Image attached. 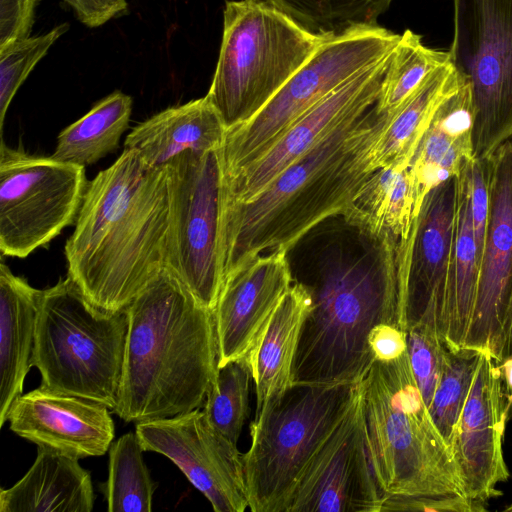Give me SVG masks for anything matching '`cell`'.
I'll return each instance as SVG.
<instances>
[{"label": "cell", "instance_id": "1", "mask_svg": "<svg viewBox=\"0 0 512 512\" xmlns=\"http://www.w3.org/2000/svg\"><path fill=\"white\" fill-rule=\"evenodd\" d=\"M167 166L124 149L91 181L65 245L68 274L96 308L120 312L165 268Z\"/></svg>", "mask_w": 512, "mask_h": 512}, {"label": "cell", "instance_id": "2", "mask_svg": "<svg viewBox=\"0 0 512 512\" xmlns=\"http://www.w3.org/2000/svg\"><path fill=\"white\" fill-rule=\"evenodd\" d=\"M394 113L376 103L349 116L253 199L223 204V278L265 251L287 252L326 218L343 215L378 170L374 151Z\"/></svg>", "mask_w": 512, "mask_h": 512}, {"label": "cell", "instance_id": "3", "mask_svg": "<svg viewBox=\"0 0 512 512\" xmlns=\"http://www.w3.org/2000/svg\"><path fill=\"white\" fill-rule=\"evenodd\" d=\"M125 311L128 331L113 412L140 423L202 408L218 364L213 311L167 268Z\"/></svg>", "mask_w": 512, "mask_h": 512}, {"label": "cell", "instance_id": "4", "mask_svg": "<svg viewBox=\"0 0 512 512\" xmlns=\"http://www.w3.org/2000/svg\"><path fill=\"white\" fill-rule=\"evenodd\" d=\"M354 259L326 264L310 284V311L302 326L293 384L361 382L375 359L368 335L381 323L402 328L412 232L408 239L371 240ZM403 329V328H402Z\"/></svg>", "mask_w": 512, "mask_h": 512}, {"label": "cell", "instance_id": "5", "mask_svg": "<svg viewBox=\"0 0 512 512\" xmlns=\"http://www.w3.org/2000/svg\"><path fill=\"white\" fill-rule=\"evenodd\" d=\"M370 461L385 494H462L451 450L415 381L408 351L362 380Z\"/></svg>", "mask_w": 512, "mask_h": 512}, {"label": "cell", "instance_id": "6", "mask_svg": "<svg viewBox=\"0 0 512 512\" xmlns=\"http://www.w3.org/2000/svg\"><path fill=\"white\" fill-rule=\"evenodd\" d=\"M325 36L266 1H226L219 56L206 96L227 129L254 117Z\"/></svg>", "mask_w": 512, "mask_h": 512}, {"label": "cell", "instance_id": "7", "mask_svg": "<svg viewBox=\"0 0 512 512\" xmlns=\"http://www.w3.org/2000/svg\"><path fill=\"white\" fill-rule=\"evenodd\" d=\"M128 318L93 306L67 276L42 292L32 366L40 387L117 406Z\"/></svg>", "mask_w": 512, "mask_h": 512}, {"label": "cell", "instance_id": "8", "mask_svg": "<svg viewBox=\"0 0 512 512\" xmlns=\"http://www.w3.org/2000/svg\"><path fill=\"white\" fill-rule=\"evenodd\" d=\"M359 383L292 384L250 425L243 454L252 512H285L308 463L350 408Z\"/></svg>", "mask_w": 512, "mask_h": 512}, {"label": "cell", "instance_id": "9", "mask_svg": "<svg viewBox=\"0 0 512 512\" xmlns=\"http://www.w3.org/2000/svg\"><path fill=\"white\" fill-rule=\"evenodd\" d=\"M400 39L377 25L326 35L314 54L249 121L227 129L220 148L223 174L268 151L305 112L354 76L390 54Z\"/></svg>", "mask_w": 512, "mask_h": 512}, {"label": "cell", "instance_id": "10", "mask_svg": "<svg viewBox=\"0 0 512 512\" xmlns=\"http://www.w3.org/2000/svg\"><path fill=\"white\" fill-rule=\"evenodd\" d=\"M170 217L165 268L209 309L222 285L223 168L220 149L185 151L167 165Z\"/></svg>", "mask_w": 512, "mask_h": 512}, {"label": "cell", "instance_id": "11", "mask_svg": "<svg viewBox=\"0 0 512 512\" xmlns=\"http://www.w3.org/2000/svg\"><path fill=\"white\" fill-rule=\"evenodd\" d=\"M449 61L470 86L474 159L512 136V0H453Z\"/></svg>", "mask_w": 512, "mask_h": 512}, {"label": "cell", "instance_id": "12", "mask_svg": "<svg viewBox=\"0 0 512 512\" xmlns=\"http://www.w3.org/2000/svg\"><path fill=\"white\" fill-rule=\"evenodd\" d=\"M85 167L0 144V251L25 258L76 222Z\"/></svg>", "mask_w": 512, "mask_h": 512}, {"label": "cell", "instance_id": "13", "mask_svg": "<svg viewBox=\"0 0 512 512\" xmlns=\"http://www.w3.org/2000/svg\"><path fill=\"white\" fill-rule=\"evenodd\" d=\"M144 451L170 459L215 512H244L249 499L243 454L219 432L203 409L136 423Z\"/></svg>", "mask_w": 512, "mask_h": 512}, {"label": "cell", "instance_id": "14", "mask_svg": "<svg viewBox=\"0 0 512 512\" xmlns=\"http://www.w3.org/2000/svg\"><path fill=\"white\" fill-rule=\"evenodd\" d=\"M385 496L369 457L361 381L347 413L303 471L285 512H380Z\"/></svg>", "mask_w": 512, "mask_h": 512}, {"label": "cell", "instance_id": "15", "mask_svg": "<svg viewBox=\"0 0 512 512\" xmlns=\"http://www.w3.org/2000/svg\"><path fill=\"white\" fill-rule=\"evenodd\" d=\"M490 211L463 346L500 359L512 319V141L487 157Z\"/></svg>", "mask_w": 512, "mask_h": 512}, {"label": "cell", "instance_id": "16", "mask_svg": "<svg viewBox=\"0 0 512 512\" xmlns=\"http://www.w3.org/2000/svg\"><path fill=\"white\" fill-rule=\"evenodd\" d=\"M392 52L317 102L258 159L232 174H223V203L250 201L341 122L372 108L378 102Z\"/></svg>", "mask_w": 512, "mask_h": 512}, {"label": "cell", "instance_id": "17", "mask_svg": "<svg viewBox=\"0 0 512 512\" xmlns=\"http://www.w3.org/2000/svg\"><path fill=\"white\" fill-rule=\"evenodd\" d=\"M456 218L457 177L454 176L426 195L413 225L402 320L406 331L425 325L436 329L444 338Z\"/></svg>", "mask_w": 512, "mask_h": 512}, {"label": "cell", "instance_id": "18", "mask_svg": "<svg viewBox=\"0 0 512 512\" xmlns=\"http://www.w3.org/2000/svg\"><path fill=\"white\" fill-rule=\"evenodd\" d=\"M507 420L500 371L482 353L450 445L465 496L488 503L502 494L497 485L509 477L502 448Z\"/></svg>", "mask_w": 512, "mask_h": 512}, {"label": "cell", "instance_id": "19", "mask_svg": "<svg viewBox=\"0 0 512 512\" xmlns=\"http://www.w3.org/2000/svg\"><path fill=\"white\" fill-rule=\"evenodd\" d=\"M287 252L257 256L229 274L213 310L218 364L253 361L275 309L293 283Z\"/></svg>", "mask_w": 512, "mask_h": 512}, {"label": "cell", "instance_id": "20", "mask_svg": "<svg viewBox=\"0 0 512 512\" xmlns=\"http://www.w3.org/2000/svg\"><path fill=\"white\" fill-rule=\"evenodd\" d=\"M106 405L38 387L21 394L7 414L10 430L18 436L73 458L104 455L115 426Z\"/></svg>", "mask_w": 512, "mask_h": 512}, {"label": "cell", "instance_id": "21", "mask_svg": "<svg viewBox=\"0 0 512 512\" xmlns=\"http://www.w3.org/2000/svg\"><path fill=\"white\" fill-rule=\"evenodd\" d=\"M473 106L466 79L438 107L410 162L419 213L426 195L473 159Z\"/></svg>", "mask_w": 512, "mask_h": 512}, {"label": "cell", "instance_id": "22", "mask_svg": "<svg viewBox=\"0 0 512 512\" xmlns=\"http://www.w3.org/2000/svg\"><path fill=\"white\" fill-rule=\"evenodd\" d=\"M226 132L221 115L205 95L169 107L137 125L127 135L124 149L136 151L152 167H164L188 150L220 149Z\"/></svg>", "mask_w": 512, "mask_h": 512}, {"label": "cell", "instance_id": "23", "mask_svg": "<svg viewBox=\"0 0 512 512\" xmlns=\"http://www.w3.org/2000/svg\"><path fill=\"white\" fill-rule=\"evenodd\" d=\"M43 290L32 287L0 265V427L12 403L23 394L32 367L39 305Z\"/></svg>", "mask_w": 512, "mask_h": 512}, {"label": "cell", "instance_id": "24", "mask_svg": "<svg viewBox=\"0 0 512 512\" xmlns=\"http://www.w3.org/2000/svg\"><path fill=\"white\" fill-rule=\"evenodd\" d=\"M94 502L91 474L79 459L42 447L27 473L0 490V512H91Z\"/></svg>", "mask_w": 512, "mask_h": 512}, {"label": "cell", "instance_id": "25", "mask_svg": "<svg viewBox=\"0 0 512 512\" xmlns=\"http://www.w3.org/2000/svg\"><path fill=\"white\" fill-rule=\"evenodd\" d=\"M311 304L307 286L293 281L274 311L252 365L256 391L255 418L293 384L294 360Z\"/></svg>", "mask_w": 512, "mask_h": 512}, {"label": "cell", "instance_id": "26", "mask_svg": "<svg viewBox=\"0 0 512 512\" xmlns=\"http://www.w3.org/2000/svg\"><path fill=\"white\" fill-rule=\"evenodd\" d=\"M417 216L414 176L407 162L376 170L343 214L371 240L408 239Z\"/></svg>", "mask_w": 512, "mask_h": 512}, {"label": "cell", "instance_id": "27", "mask_svg": "<svg viewBox=\"0 0 512 512\" xmlns=\"http://www.w3.org/2000/svg\"><path fill=\"white\" fill-rule=\"evenodd\" d=\"M464 80L450 61L433 70L396 109L375 148L374 166L410 163L438 107Z\"/></svg>", "mask_w": 512, "mask_h": 512}, {"label": "cell", "instance_id": "28", "mask_svg": "<svg viewBox=\"0 0 512 512\" xmlns=\"http://www.w3.org/2000/svg\"><path fill=\"white\" fill-rule=\"evenodd\" d=\"M468 165L456 176L455 255L447 292L444 332L445 341L451 348L463 346L474 307L479 277L470 208Z\"/></svg>", "mask_w": 512, "mask_h": 512}, {"label": "cell", "instance_id": "29", "mask_svg": "<svg viewBox=\"0 0 512 512\" xmlns=\"http://www.w3.org/2000/svg\"><path fill=\"white\" fill-rule=\"evenodd\" d=\"M132 105V98L118 90L102 98L59 133L51 157L86 167L114 152L129 126Z\"/></svg>", "mask_w": 512, "mask_h": 512}, {"label": "cell", "instance_id": "30", "mask_svg": "<svg viewBox=\"0 0 512 512\" xmlns=\"http://www.w3.org/2000/svg\"><path fill=\"white\" fill-rule=\"evenodd\" d=\"M136 432L113 441L108 453V478L104 494L109 512H150L157 484L143 458Z\"/></svg>", "mask_w": 512, "mask_h": 512}, {"label": "cell", "instance_id": "31", "mask_svg": "<svg viewBox=\"0 0 512 512\" xmlns=\"http://www.w3.org/2000/svg\"><path fill=\"white\" fill-rule=\"evenodd\" d=\"M448 61V52L425 46L421 35L406 29L392 52L378 109L395 112L433 70Z\"/></svg>", "mask_w": 512, "mask_h": 512}, {"label": "cell", "instance_id": "32", "mask_svg": "<svg viewBox=\"0 0 512 512\" xmlns=\"http://www.w3.org/2000/svg\"><path fill=\"white\" fill-rule=\"evenodd\" d=\"M310 31L329 35L354 26L377 25L394 0H263Z\"/></svg>", "mask_w": 512, "mask_h": 512}, {"label": "cell", "instance_id": "33", "mask_svg": "<svg viewBox=\"0 0 512 512\" xmlns=\"http://www.w3.org/2000/svg\"><path fill=\"white\" fill-rule=\"evenodd\" d=\"M482 352L447 345L440 378L429 412L446 444L451 445L454 429L472 387Z\"/></svg>", "mask_w": 512, "mask_h": 512}, {"label": "cell", "instance_id": "34", "mask_svg": "<svg viewBox=\"0 0 512 512\" xmlns=\"http://www.w3.org/2000/svg\"><path fill=\"white\" fill-rule=\"evenodd\" d=\"M251 379L252 371L245 360L217 367L202 407L212 425L235 444L248 417Z\"/></svg>", "mask_w": 512, "mask_h": 512}, {"label": "cell", "instance_id": "35", "mask_svg": "<svg viewBox=\"0 0 512 512\" xmlns=\"http://www.w3.org/2000/svg\"><path fill=\"white\" fill-rule=\"evenodd\" d=\"M69 28L68 23H62L44 34L30 36L0 49L1 137L6 113L13 97L34 67Z\"/></svg>", "mask_w": 512, "mask_h": 512}, {"label": "cell", "instance_id": "36", "mask_svg": "<svg viewBox=\"0 0 512 512\" xmlns=\"http://www.w3.org/2000/svg\"><path fill=\"white\" fill-rule=\"evenodd\" d=\"M446 347L444 338L432 327L419 325L407 330L411 369L428 408L442 372Z\"/></svg>", "mask_w": 512, "mask_h": 512}, {"label": "cell", "instance_id": "37", "mask_svg": "<svg viewBox=\"0 0 512 512\" xmlns=\"http://www.w3.org/2000/svg\"><path fill=\"white\" fill-rule=\"evenodd\" d=\"M487 505L462 494H386L380 512H483Z\"/></svg>", "mask_w": 512, "mask_h": 512}, {"label": "cell", "instance_id": "38", "mask_svg": "<svg viewBox=\"0 0 512 512\" xmlns=\"http://www.w3.org/2000/svg\"><path fill=\"white\" fill-rule=\"evenodd\" d=\"M470 208L478 263L484 249L490 211L487 158L473 159L468 165Z\"/></svg>", "mask_w": 512, "mask_h": 512}, {"label": "cell", "instance_id": "39", "mask_svg": "<svg viewBox=\"0 0 512 512\" xmlns=\"http://www.w3.org/2000/svg\"><path fill=\"white\" fill-rule=\"evenodd\" d=\"M41 0H0V49L30 37Z\"/></svg>", "mask_w": 512, "mask_h": 512}, {"label": "cell", "instance_id": "40", "mask_svg": "<svg viewBox=\"0 0 512 512\" xmlns=\"http://www.w3.org/2000/svg\"><path fill=\"white\" fill-rule=\"evenodd\" d=\"M368 345L375 361L395 360L408 351L407 331L397 325L378 324L368 335Z\"/></svg>", "mask_w": 512, "mask_h": 512}, {"label": "cell", "instance_id": "41", "mask_svg": "<svg viewBox=\"0 0 512 512\" xmlns=\"http://www.w3.org/2000/svg\"><path fill=\"white\" fill-rule=\"evenodd\" d=\"M69 5L76 18L89 28L106 24L111 19L127 12L126 0H63Z\"/></svg>", "mask_w": 512, "mask_h": 512}, {"label": "cell", "instance_id": "42", "mask_svg": "<svg viewBox=\"0 0 512 512\" xmlns=\"http://www.w3.org/2000/svg\"><path fill=\"white\" fill-rule=\"evenodd\" d=\"M496 364L501 375L507 419L512 420V319L501 357Z\"/></svg>", "mask_w": 512, "mask_h": 512}, {"label": "cell", "instance_id": "43", "mask_svg": "<svg viewBox=\"0 0 512 512\" xmlns=\"http://www.w3.org/2000/svg\"><path fill=\"white\" fill-rule=\"evenodd\" d=\"M504 510L508 511V512H512V503L509 504V506H507Z\"/></svg>", "mask_w": 512, "mask_h": 512}]
</instances>
